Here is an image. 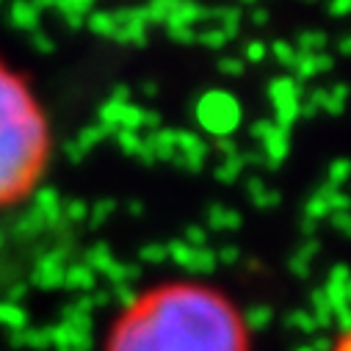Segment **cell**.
Listing matches in <instances>:
<instances>
[{"mask_svg": "<svg viewBox=\"0 0 351 351\" xmlns=\"http://www.w3.org/2000/svg\"><path fill=\"white\" fill-rule=\"evenodd\" d=\"M100 351H252V324L213 282L163 280L128 296Z\"/></svg>", "mask_w": 351, "mask_h": 351, "instance_id": "obj_1", "label": "cell"}, {"mask_svg": "<svg viewBox=\"0 0 351 351\" xmlns=\"http://www.w3.org/2000/svg\"><path fill=\"white\" fill-rule=\"evenodd\" d=\"M53 155V119L34 80L0 56V213L34 202Z\"/></svg>", "mask_w": 351, "mask_h": 351, "instance_id": "obj_2", "label": "cell"}, {"mask_svg": "<svg viewBox=\"0 0 351 351\" xmlns=\"http://www.w3.org/2000/svg\"><path fill=\"white\" fill-rule=\"evenodd\" d=\"M194 119H197V128L202 133L213 136V141L232 138L235 130L241 128L243 108H241V100L232 92L208 89V92L199 95V100L194 106Z\"/></svg>", "mask_w": 351, "mask_h": 351, "instance_id": "obj_3", "label": "cell"}, {"mask_svg": "<svg viewBox=\"0 0 351 351\" xmlns=\"http://www.w3.org/2000/svg\"><path fill=\"white\" fill-rule=\"evenodd\" d=\"M302 86L293 75H277L269 83V103L274 108V122L288 133L302 119Z\"/></svg>", "mask_w": 351, "mask_h": 351, "instance_id": "obj_4", "label": "cell"}, {"mask_svg": "<svg viewBox=\"0 0 351 351\" xmlns=\"http://www.w3.org/2000/svg\"><path fill=\"white\" fill-rule=\"evenodd\" d=\"M252 136L260 141L266 163L280 166V163L288 158V152H291V136H288V130H282L274 119H257V122L252 125Z\"/></svg>", "mask_w": 351, "mask_h": 351, "instance_id": "obj_5", "label": "cell"}, {"mask_svg": "<svg viewBox=\"0 0 351 351\" xmlns=\"http://www.w3.org/2000/svg\"><path fill=\"white\" fill-rule=\"evenodd\" d=\"M114 20H117V42L122 45H144L147 42V34H149V23H147V14L144 9H117L114 12Z\"/></svg>", "mask_w": 351, "mask_h": 351, "instance_id": "obj_6", "label": "cell"}, {"mask_svg": "<svg viewBox=\"0 0 351 351\" xmlns=\"http://www.w3.org/2000/svg\"><path fill=\"white\" fill-rule=\"evenodd\" d=\"M210 155V144L194 133V130H178V147H174V160H178L180 166L191 169V171H199L205 166Z\"/></svg>", "mask_w": 351, "mask_h": 351, "instance_id": "obj_7", "label": "cell"}, {"mask_svg": "<svg viewBox=\"0 0 351 351\" xmlns=\"http://www.w3.org/2000/svg\"><path fill=\"white\" fill-rule=\"evenodd\" d=\"M111 133L103 128V125H89V128H83L77 136H75V141L72 144H66V158L69 160H83L89 152H95V147L97 144H103L106 138H108Z\"/></svg>", "mask_w": 351, "mask_h": 351, "instance_id": "obj_8", "label": "cell"}, {"mask_svg": "<svg viewBox=\"0 0 351 351\" xmlns=\"http://www.w3.org/2000/svg\"><path fill=\"white\" fill-rule=\"evenodd\" d=\"M335 66V58H332V53H299V58H296V64H293V77L302 83V80H310V77H315V75H324V72H329Z\"/></svg>", "mask_w": 351, "mask_h": 351, "instance_id": "obj_9", "label": "cell"}, {"mask_svg": "<svg viewBox=\"0 0 351 351\" xmlns=\"http://www.w3.org/2000/svg\"><path fill=\"white\" fill-rule=\"evenodd\" d=\"M9 20H12V25L17 31L34 34V31H39L42 12L36 9L34 0H12V3H9Z\"/></svg>", "mask_w": 351, "mask_h": 351, "instance_id": "obj_10", "label": "cell"}, {"mask_svg": "<svg viewBox=\"0 0 351 351\" xmlns=\"http://www.w3.org/2000/svg\"><path fill=\"white\" fill-rule=\"evenodd\" d=\"M95 3H97V0H56L53 9H58L64 14V20H66L69 28H83L86 25V17L92 14V6Z\"/></svg>", "mask_w": 351, "mask_h": 351, "instance_id": "obj_11", "label": "cell"}, {"mask_svg": "<svg viewBox=\"0 0 351 351\" xmlns=\"http://www.w3.org/2000/svg\"><path fill=\"white\" fill-rule=\"evenodd\" d=\"M205 25H213L219 31H224L230 39H235L238 28H241V9L230 6V9H208V23Z\"/></svg>", "mask_w": 351, "mask_h": 351, "instance_id": "obj_12", "label": "cell"}, {"mask_svg": "<svg viewBox=\"0 0 351 351\" xmlns=\"http://www.w3.org/2000/svg\"><path fill=\"white\" fill-rule=\"evenodd\" d=\"M178 6H180V0H149V3L144 6L147 23L149 25H166V20L174 14Z\"/></svg>", "mask_w": 351, "mask_h": 351, "instance_id": "obj_13", "label": "cell"}, {"mask_svg": "<svg viewBox=\"0 0 351 351\" xmlns=\"http://www.w3.org/2000/svg\"><path fill=\"white\" fill-rule=\"evenodd\" d=\"M86 28L97 36H106V39H114L117 36V20H114V12H92L86 17Z\"/></svg>", "mask_w": 351, "mask_h": 351, "instance_id": "obj_14", "label": "cell"}, {"mask_svg": "<svg viewBox=\"0 0 351 351\" xmlns=\"http://www.w3.org/2000/svg\"><path fill=\"white\" fill-rule=\"evenodd\" d=\"M119 149L128 155V158H144V133H133V130H119L114 133Z\"/></svg>", "mask_w": 351, "mask_h": 351, "instance_id": "obj_15", "label": "cell"}, {"mask_svg": "<svg viewBox=\"0 0 351 351\" xmlns=\"http://www.w3.org/2000/svg\"><path fill=\"white\" fill-rule=\"evenodd\" d=\"M296 53H324L329 47V36L324 31H304L296 39Z\"/></svg>", "mask_w": 351, "mask_h": 351, "instance_id": "obj_16", "label": "cell"}, {"mask_svg": "<svg viewBox=\"0 0 351 351\" xmlns=\"http://www.w3.org/2000/svg\"><path fill=\"white\" fill-rule=\"evenodd\" d=\"M243 163H246V152H238V155H232V158H221V160H219V169H216V178H219L221 183H232L238 174H241Z\"/></svg>", "mask_w": 351, "mask_h": 351, "instance_id": "obj_17", "label": "cell"}, {"mask_svg": "<svg viewBox=\"0 0 351 351\" xmlns=\"http://www.w3.org/2000/svg\"><path fill=\"white\" fill-rule=\"evenodd\" d=\"M227 42H230V36L224 31H219L213 25H205V28L197 31V42L194 45H202L208 50H221V47H227Z\"/></svg>", "mask_w": 351, "mask_h": 351, "instance_id": "obj_18", "label": "cell"}, {"mask_svg": "<svg viewBox=\"0 0 351 351\" xmlns=\"http://www.w3.org/2000/svg\"><path fill=\"white\" fill-rule=\"evenodd\" d=\"M269 53H271V56L277 58V64L285 66V69H293V64H296V58H299L296 47H293L291 42H285V39L271 42V45H269Z\"/></svg>", "mask_w": 351, "mask_h": 351, "instance_id": "obj_19", "label": "cell"}, {"mask_svg": "<svg viewBox=\"0 0 351 351\" xmlns=\"http://www.w3.org/2000/svg\"><path fill=\"white\" fill-rule=\"evenodd\" d=\"M269 56V45H263V42H257V39H252V42H246L243 45V61H252V64H260L263 58Z\"/></svg>", "mask_w": 351, "mask_h": 351, "instance_id": "obj_20", "label": "cell"}, {"mask_svg": "<svg viewBox=\"0 0 351 351\" xmlns=\"http://www.w3.org/2000/svg\"><path fill=\"white\" fill-rule=\"evenodd\" d=\"M243 69H246V61H243V58H235V56L219 58V72L227 75V77H241Z\"/></svg>", "mask_w": 351, "mask_h": 351, "instance_id": "obj_21", "label": "cell"}, {"mask_svg": "<svg viewBox=\"0 0 351 351\" xmlns=\"http://www.w3.org/2000/svg\"><path fill=\"white\" fill-rule=\"evenodd\" d=\"M351 174V160L348 158H337L332 166H329V180L332 183H343Z\"/></svg>", "mask_w": 351, "mask_h": 351, "instance_id": "obj_22", "label": "cell"}, {"mask_svg": "<svg viewBox=\"0 0 351 351\" xmlns=\"http://www.w3.org/2000/svg\"><path fill=\"white\" fill-rule=\"evenodd\" d=\"M31 42H34V47H36L39 53H53V47H56V42H53L47 34H42V28L31 34Z\"/></svg>", "mask_w": 351, "mask_h": 351, "instance_id": "obj_23", "label": "cell"}, {"mask_svg": "<svg viewBox=\"0 0 351 351\" xmlns=\"http://www.w3.org/2000/svg\"><path fill=\"white\" fill-rule=\"evenodd\" d=\"M329 351H351V324L332 340V348Z\"/></svg>", "mask_w": 351, "mask_h": 351, "instance_id": "obj_24", "label": "cell"}, {"mask_svg": "<svg viewBox=\"0 0 351 351\" xmlns=\"http://www.w3.org/2000/svg\"><path fill=\"white\" fill-rule=\"evenodd\" d=\"M329 14L332 17H348L351 14V0H329Z\"/></svg>", "mask_w": 351, "mask_h": 351, "instance_id": "obj_25", "label": "cell"}, {"mask_svg": "<svg viewBox=\"0 0 351 351\" xmlns=\"http://www.w3.org/2000/svg\"><path fill=\"white\" fill-rule=\"evenodd\" d=\"M337 53H340V56H351V34L337 42Z\"/></svg>", "mask_w": 351, "mask_h": 351, "instance_id": "obj_26", "label": "cell"}, {"mask_svg": "<svg viewBox=\"0 0 351 351\" xmlns=\"http://www.w3.org/2000/svg\"><path fill=\"white\" fill-rule=\"evenodd\" d=\"M252 20H254V25H263V23L269 20V14H266V12H254V14H252Z\"/></svg>", "mask_w": 351, "mask_h": 351, "instance_id": "obj_27", "label": "cell"}, {"mask_svg": "<svg viewBox=\"0 0 351 351\" xmlns=\"http://www.w3.org/2000/svg\"><path fill=\"white\" fill-rule=\"evenodd\" d=\"M241 3H249L252 6V3H257V0H241Z\"/></svg>", "mask_w": 351, "mask_h": 351, "instance_id": "obj_28", "label": "cell"}, {"mask_svg": "<svg viewBox=\"0 0 351 351\" xmlns=\"http://www.w3.org/2000/svg\"><path fill=\"white\" fill-rule=\"evenodd\" d=\"M0 9H3V0H0Z\"/></svg>", "mask_w": 351, "mask_h": 351, "instance_id": "obj_29", "label": "cell"}]
</instances>
